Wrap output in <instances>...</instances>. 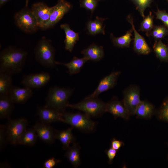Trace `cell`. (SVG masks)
<instances>
[{
  "label": "cell",
  "mask_w": 168,
  "mask_h": 168,
  "mask_svg": "<svg viewBox=\"0 0 168 168\" xmlns=\"http://www.w3.org/2000/svg\"><path fill=\"white\" fill-rule=\"evenodd\" d=\"M27 52L21 49L10 46L0 53V72L12 75L20 72L24 66Z\"/></svg>",
  "instance_id": "cell-1"
},
{
  "label": "cell",
  "mask_w": 168,
  "mask_h": 168,
  "mask_svg": "<svg viewBox=\"0 0 168 168\" xmlns=\"http://www.w3.org/2000/svg\"><path fill=\"white\" fill-rule=\"evenodd\" d=\"M74 89L58 86L50 87L46 99V106L59 112L63 113L68 107L69 100Z\"/></svg>",
  "instance_id": "cell-2"
},
{
  "label": "cell",
  "mask_w": 168,
  "mask_h": 168,
  "mask_svg": "<svg viewBox=\"0 0 168 168\" xmlns=\"http://www.w3.org/2000/svg\"><path fill=\"white\" fill-rule=\"evenodd\" d=\"M34 53L36 60L42 66L53 68L56 64L54 48L51 41L45 37H42L38 42Z\"/></svg>",
  "instance_id": "cell-3"
},
{
  "label": "cell",
  "mask_w": 168,
  "mask_h": 168,
  "mask_svg": "<svg viewBox=\"0 0 168 168\" xmlns=\"http://www.w3.org/2000/svg\"><path fill=\"white\" fill-rule=\"evenodd\" d=\"M62 122L84 132H92L96 127V123L91 119L89 116L84 113L64 111L62 113Z\"/></svg>",
  "instance_id": "cell-4"
},
{
  "label": "cell",
  "mask_w": 168,
  "mask_h": 168,
  "mask_svg": "<svg viewBox=\"0 0 168 168\" xmlns=\"http://www.w3.org/2000/svg\"><path fill=\"white\" fill-rule=\"evenodd\" d=\"M106 104L98 97H85L78 103L69 104L68 107L82 111L90 117H97L105 112Z\"/></svg>",
  "instance_id": "cell-5"
},
{
  "label": "cell",
  "mask_w": 168,
  "mask_h": 168,
  "mask_svg": "<svg viewBox=\"0 0 168 168\" xmlns=\"http://www.w3.org/2000/svg\"><path fill=\"white\" fill-rule=\"evenodd\" d=\"M14 19L17 26L25 32L33 33L39 28L31 9L27 7L17 12L14 15Z\"/></svg>",
  "instance_id": "cell-6"
},
{
  "label": "cell",
  "mask_w": 168,
  "mask_h": 168,
  "mask_svg": "<svg viewBox=\"0 0 168 168\" xmlns=\"http://www.w3.org/2000/svg\"><path fill=\"white\" fill-rule=\"evenodd\" d=\"M27 119L24 118L11 120L6 128L7 141L13 145L18 144L19 138L26 129Z\"/></svg>",
  "instance_id": "cell-7"
},
{
  "label": "cell",
  "mask_w": 168,
  "mask_h": 168,
  "mask_svg": "<svg viewBox=\"0 0 168 168\" xmlns=\"http://www.w3.org/2000/svg\"><path fill=\"white\" fill-rule=\"evenodd\" d=\"M123 101L129 116L135 115L136 108L141 100L139 87L131 85L123 92Z\"/></svg>",
  "instance_id": "cell-8"
},
{
  "label": "cell",
  "mask_w": 168,
  "mask_h": 168,
  "mask_svg": "<svg viewBox=\"0 0 168 168\" xmlns=\"http://www.w3.org/2000/svg\"><path fill=\"white\" fill-rule=\"evenodd\" d=\"M71 3L66 0H58L57 4L52 7V11L48 21L45 23L42 30L53 27L72 8Z\"/></svg>",
  "instance_id": "cell-9"
},
{
  "label": "cell",
  "mask_w": 168,
  "mask_h": 168,
  "mask_svg": "<svg viewBox=\"0 0 168 168\" xmlns=\"http://www.w3.org/2000/svg\"><path fill=\"white\" fill-rule=\"evenodd\" d=\"M50 79L49 74L46 72L31 74L23 77L22 84L25 87L39 88L45 85Z\"/></svg>",
  "instance_id": "cell-10"
},
{
  "label": "cell",
  "mask_w": 168,
  "mask_h": 168,
  "mask_svg": "<svg viewBox=\"0 0 168 168\" xmlns=\"http://www.w3.org/2000/svg\"><path fill=\"white\" fill-rule=\"evenodd\" d=\"M120 73L119 71L114 72L104 77L100 81L95 91L86 97L97 98L102 93L113 88L116 85Z\"/></svg>",
  "instance_id": "cell-11"
},
{
  "label": "cell",
  "mask_w": 168,
  "mask_h": 168,
  "mask_svg": "<svg viewBox=\"0 0 168 168\" xmlns=\"http://www.w3.org/2000/svg\"><path fill=\"white\" fill-rule=\"evenodd\" d=\"M35 16L40 28L43 27L49 20L52 11V7L45 3L39 2L33 4L30 8Z\"/></svg>",
  "instance_id": "cell-12"
},
{
  "label": "cell",
  "mask_w": 168,
  "mask_h": 168,
  "mask_svg": "<svg viewBox=\"0 0 168 168\" xmlns=\"http://www.w3.org/2000/svg\"><path fill=\"white\" fill-rule=\"evenodd\" d=\"M105 112L111 113L115 118L120 117L126 120L128 119L130 116L123 100H119L116 97H114L106 103Z\"/></svg>",
  "instance_id": "cell-13"
},
{
  "label": "cell",
  "mask_w": 168,
  "mask_h": 168,
  "mask_svg": "<svg viewBox=\"0 0 168 168\" xmlns=\"http://www.w3.org/2000/svg\"><path fill=\"white\" fill-rule=\"evenodd\" d=\"M33 128L38 137L44 142L51 144L54 142L56 139V130H54L49 124L38 122L35 125Z\"/></svg>",
  "instance_id": "cell-14"
},
{
  "label": "cell",
  "mask_w": 168,
  "mask_h": 168,
  "mask_svg": "<svg viewBox=\"0 0 168 168\" xmlns=\"http://www.w3.org/2000/svg\"><path fill=\"white\" fill-rule=\"evenodd\" d=\"M128 21L131 24L132 29L134 33L133 48L134 50L139 54L146 55L151 52V49L146 41L144 39L136 30L133 24L132 17L129 15L127 17Z\"/></svg>",
  "instance_id": "cell-15"
},
{
  "label": "cell",
  "mask_w": 168,
  "mask_h": 168,
  "mask_svg": "<svg viewBox=\"0 0 168 168\" xmlns=\"http://www.w3.org/2000/svg\"><path fill=\"white\" fill-rule=\"evenodd\" d=\"M62 113L46 105L38 107L37 109V114L41 122L49 124L55 122H62Z\"/></svg>",
  "instance_id": "cell-16"
},
{
  "label": "cell",
  "mask_w": 168,
  "mask_h": 168,
  "mask_svg": "<svg viewBox=\"0 0 168 168\" xmlns=\"http://www.w3.org/2000/svg\"><path fill=\"white\" fill-rule=\"evenodd\" d=\"M33 93L31 88L13 86L8 95L14 103L22 104L31 97Z\"/></svg>",
  "instance_id": "cell-17"
},
{
  "label": "cell",
  "mask_w": 168,
  "mask_h": 168,
  "mask_svg": "<svg viewBox=\"0 0 168 168\" xmlns=\"http://www.w3.org/2000/svg\"><path fill=\"white\" fill-rule=\"evenodd\" d=\"M60 27L65 33V39L64 41L65 49L72 52L75 45L79 40V33L76 32L71 29L68 24H62Z\"/></svg>",
  "instance_id": "cell-18"
},
{
  "label": "cell",
  "mask_w": 168,
  "mask_h": 168,
  "mask_svg": "<svg viewBox=\"0 0 168 168\" xmlns=\"http://www.w3.org/2000/svg\"><path fill=\"white\" fill-rule=\"evenodd\" d=\"M81 53L88 60L95 62L100 60L104 56L103 47L95 44H92L83 50Z\"/></svg>",
  "instance_id": "cell-19"
},
{
  "label": "cell",
  "mask_w": 168,
  "mask_h": 168,
  "mask_svg": "<svg viewBox=\"0 0 168 168\" xmlns=\"http://www.w3.org/2000/svg\"><path fill=\"white\" fill-rule=\"evenodd\" d=\"M88 60L84 57L79 58L74 56L72 59L68 63H65L56 61V64L63 65L66 67L69 74L72 75L79 73L84 64Z\"/></svg>",
  "instance_id": "cell-20"
},
{
  "label": "cell",
  "mask_w": 168,
  "mask_h": 168,
  "mask_svg": "<svg viewBox=\"0 0 168 168\" xmlns=\"http://www.w3.org/2000/svg\"><path fill=\"white\" fill-rule=\"evenodd\" d=\"M73 128L72 127L65 130L55 131V138L60 142L64 150H67L71 143L75 142V138L72 132Z\"/></svg>",
  "instance_id": "cell-21"
},
{
  "label": "cell",
  "mask_w": 168,
  "mask_h": 168,
  "mask_svg": "<svg viewBox=\"0 0 168 168\" xmlns=\"http://www.w3.org/2000/svg\"><path fill=\"white\" fill-rule=\"evenodd\" d=\"M155 110L152 104L146 101H141L136 108L135 115L139 118L148 119L154 114Z\"/></svg>",
  "instance_id": "cell-22"
},
{
  "label": "cell",
  "mask_w": 168,
  "mask_h": 168,
  "mask_svg": "<svg viewBox=\"0 0 168 168\" xmlns=\"http://www.w3.org/2000/svg\"><path fill=\"white\" fill-rule=\"evenodd\" d=\"M14 103L8 95L0 96V118H9L14 109Z\"/></svg>",
  "instance_id": "cell-23"
},
{
  "label": "cell",
  "mask_w": 168,
  "mask_h": 168,
  "mask_svg": "<svg viewBox=\"0 0 168 168\" xmlns=\"http://www.w3.org/2000/svg\"><path fill=\"white\" fill-rule=\"evenodd\" d=\"M106 18L96 17L94 20L89 21L86 24V29L89 34L95 35L99 34H105V27L103 23Z\"/></svg>",
  "instance_id": "cell-24"
},
{
  "label": "cell",
  "mask_w": 168,
  "mask_h": 168,
  "mask_svg": "<svg viewBox=\"0 0 168 168\" xmlns=\"http://www.w3.org/2000/svg\"><path fill=\"white\" fill-rule=\"evenodd\" d=\"M80 147L76 143H74L72 146L67 150L65 156L74 167H77L80 164Z\"/></svg>",
  "instance_id": "cell-25"
},
{
  "label": "cell",
  "mask_w": 168,
  "mask_h": 168,
  "mask_svg": "<svg viewBox=\"0 0 168 168\" xmlns=\"http://www.w3.org/2000/svg\"><path fill=\"white\" fill-rule=\"evenodd\" d=\"M12 75L0 72V96L8 95L13 86Z\"/></svg>",
  "instance_id": "cell-26"
},
{
  "label": "cell",
  "mask_w": 168,
  "mask_h": 168,
  "mask_svg": "<svg viewBox=\"0 0 168 168\" xmlns=\"http://www.w3.org/2000/svg\"><path fill=\"white\" fill-rule=\"evenodd\" d=\"M132 29L128 31L124 35L119 37H115L112 34H110V37L114 45L121 48H128L132 39Z\"/></svg>",
  "instance_id": "cell-27"
},
{
  "label": "cell",
  "mask_w": 168,
  "mask_h": 168,
  "mask_svg": "<svg viewBox=\"0 0 168 168\" xmlns=\"http://www.w3.org/2000/svg\"><path fill=\"white\" fill-rule=\"evenodd\" d=\"M38 136L33 128L26 129L19 138L18 144L31 146L36 142Z\"/></svg>",
  "instance_id": "cell-28"
},
{
  "label": "cell",
  "mask_w": 168,
  "mask_h": 168,
  "mask_svg": "<svg viewBox=\"0 0 168 168\" xmlns=\"http://www.w3.org/2000/svg\"><path fill=\"white\" fill-rule=\"evenodd\" d=\"M153 48L156 57L161 61H168V47L161 40L156 41Z\"/></svg>",
  "instance_id": "cell-29"
},
{
  "label": "cell",
  "mask_w": 168,
  "mask_h": 168,
  "mask_svg": "<svg viewBox=\"0 0 168 168\" xmlns=\"http://www.w3.org/2000/svg\"><path fill=\"white\" fill-rule=\"evenodd\" d=\"M153 18V16L152 15V13L150 12L147 16L143 18L141 23L140 30L145 32L147 36L150 35L151 32L154 26Z\"/></svg>",
  "instance_id": "cell-30"
},
{
  "label": "cell",
  "mask_w": 168,
  "mask_h": 168,
  "mask_svg": "<svg viewBox=\"0 0 168 168\" xmlns=\"http://www.w3.org/2000/svg\"><path fill=\"white\" fill-rule=\"evenodd\" d=\"M156 114L160 120L168 123V97L164 99Z\"/></svg>",
  "instance_id": "cell-31"
},
{
  "label": "cell",
  "mask_w": 168,
  "mask_h": 168,
  "mask_svg": "<svg viewBox=\"0 0 168 168\" xmlns=\"http://www.w3.org/2000/svg\"><path fill=\"white\" fill-rule=\"evenodd\" d=\"M168 34V29L163 26H154L150 35L156 41L161 40Z\"/></svg>",
  "instance_id": "cell-32"
},
{
  "label": "cell",
  "mask_w": 168,
  "mask_h": 168,
  "mask_svg": "<svg viewBox=\"0 0 168 168\" xmlns=\"http://www.w3.org/2000/svg\"><path fill=\"white\" fill-rule=\"evenodd\" d=\"M135 4L136 9L143 18L146 9L149 7L153 0H131Z\"/></svg>",
  "instance_id": "cell-33"
},
{
  "label": "cell",
  "mask_w": 168,
  "mask_h": 168,
  "mask_svg": "<svg viewBox=\"0 0 168 168\" xmlns=\"http://www.w3.org/2000/svg\"><path fill=\"white\" fill-rule=\"evenodd\" d=\"M97 0H80V7L90 11L92 14L98 4Z\"/></svg>",
  "instance_id": "cell-34"
},
{
  "label": "cell",
  "mask_w": 168,
  "mask_h": 168,
  "mask_svg": "<svg viewBox=\"0 0 168 168\" xmlns=\"http://www.w3.org/2000/svg\"><path fill=\"white\" fill-rule=\"evenodd\" d=\"M155 14L156 19L161 20L168 29V13L165 11L158 9Z\"/></svg>",
  "instance_id": "cell-35"
},
{
  "label": "cell",
  "mask_w": 168,
  "mask_h": 168,
  "mask_svg": "<svg viewBox=\"0 0 168 168\" xmlns=\"http://www.w3.org/2000/svg\"><path fill=\"white\" fill-rule=\"evenodd\" d=\"M6 127L4 125H1L0 129V145L2 149L5 145L7 141L6 131Z\"/></svg>",
  "instance_id": "cell-36"
},
{
  "label": "cell",
  "mask_w": 168,
  "mask_h": 168,
  "mask_svg": "<svg viewBox=\"0 0 168 168\" xmlns=\"http://www.w3.org/2000/svg\"><path fill=\"white\" fill-rule=\"evenodd\" d=\"M117 151H118L114 149L111 147L106 150L105 152L108 158V162L109 164L112 163Z\"/></svg>",
  "instance_id": "cell-37"
},
{
  "label": "cell",
  "mask_w": 168,
  "mask_h": 168,
  "mask_svg": "<svg viewBox=\"0 0 168 168\" xmlns=\"http://www.w3.org/2000/svg\"><path fill=\"white\" fill-rule=\"evenodd\" d=\"M59 161L56 160L54 157H52L45 161L44 164V168H53L56 166Z\"/></svg>",
  "instance_id": "cell-38"
},
{
  "label": "cell",
  "mask_w": 168,
  "mask_h": 168,
  "mask_svg": "<svg viewBox=\"0 0 168 168\" xmlns=\"http://www.w3.org/2000/svg\"><path fill=\"white\" fill-rule=\"evenodd\" d=\"M124 145L123 142L114 138L111 141V147L118 151Z\"/></svg>",
  "instance_id": "cell-39"
},
{
  "label": "cell",
  "mask_w": 168,
  "mask_h": 168,
  "mask_svg": "<svg viewBox=\"0 0 168 168\" xmlns=\"http://www.w3.org/2000/svg\"><path fill=\"white\" fill-rule=\"evenodd\" d=\"M9 0H0V6L1 7Z\"/></svg>",
  "instance_id": "cell-40"
},
{
  "label": "cell",
  "mask_w": 168,
  "mask_h": 168,
  "mask_svg": "<svg viewBox=\"0 0 168 168\" xmlns=\"http://www.w3.org/2000/svg\"><path fill=\"white\" fill-rule=\"evenodd\" d=\"M29 0H26L25 7H27Z\"/></svg>",
  "instance_id": "cell-41"
},
{
  "label": "cell",
  "mask_w": 168,
  "mask_h": 168,
  "mask_svg": "<svg viewBox=\"0 0 168 168\" xmlns=\"http://www.w3.org/2000/svg\"><path fill=\"white\" fill-rule=\"evenodd\" d=\"M167 144L168 146V143H167Z\"/></svg>",
  "instance_id": "cell-42"
},
{
  "label": "cell",
  "mask_w": 168,
  "mask_h": 168,
  "mask_svg": "<svg viewBox=\"0 0 168 168\" xmlns=\"http://www.w3.org/2000/svg\"></svg>",
  "instance_id": "cell-43"
}]
</instances>
